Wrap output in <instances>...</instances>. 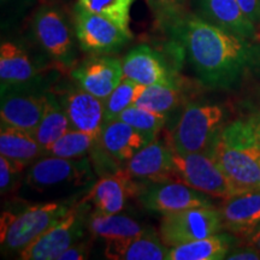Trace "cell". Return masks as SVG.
<instances>
[{
    "mask_svg": "<svg viewBox=\"0 0 260 260\" xmlns=\"http://www.w3.org/2000/svg\"><path fill=\"white\" fill-rule=\"evenodd\" d=\"M184 96L178 86L151 84L145 86L134 105L167 116L176 110L183 102Z\"/></svg>",
    "mask_w": 260,
    "mask_h": 260,
    "instance_id": "4316f807",
    "label": "cell"
},
{
    "mask_svg": "<svg viewBox=\"0 0 260 260\" xmlns=\"http://www.w3.org/2000/svg\"><path fill=\"white\" fill-rule=\"evenodd\" d=\"M258 190H260V186H259V188H258Z\"/></svg>",
    "mask_w": 260,
    "mask_h": 260,
    "instance_id": "ab89813d",
    "label": "cell"
},
{
    "mask_svg": "<svg viewBox=\"0 0 260 260\" xmlns=\"http://www.w3.org/2000/svg\"><path fill=\"white\" fill-rule=\"evenodd\" d=\"M84 204L86 201L83 200L77 206L71 207L59 222L19 252V258L23 260H58L61 253L82 240L84 229L88 226L87 207H84Z\"/></svg>",
    "mask_w": 260,
    "mask_h": 260,
    "instance_id": "8992f818",
    "label": "cell"
},
{
    "mask_svg": "<svg viewBox=\"0 0 260 260\" xmlns=\"http://www.w3.org/2000/svg\"><path fill=\"white\" fill-rule=\"evenodd\" d=\"M89 249L90 242L80 240L61 253L58 260H84L89 256Z\"/></svg>",
    "mask_w": 260,
    "mask_h": 260,
    "instance_id": "836d02e7",
    "label": "cell"
},
{
    "mask_svg": "<svg viewBox=\"0 0 260 260\" xmlns=\"http://www.w3.org/2000/svg\"><path fill=\"white\" fill-rule=\"evenodd\" d=\"M151 141L147 136L118 118L104 123L99 138L103 151L117 164L123 165Z\"/></svg>",
    "mask_w": 260,
    "mask_h": 260,
    "instance_id": "ac0fdd59",
    "label": "cell"
},
{
    "mask_svg": "<svg viewBox=\"0 0 260 260\" xmlns=\"http://www.w3.org/2000/svg\"><path fill=\"white\" fill-rule=\"evenodd\" d=\"M45 151L32 133L2 123L0 155H4L21 171L44 157Z\"/></svg>",
    "mask_w": 260,
    "mask_h": 260,
    "instance_id": "7402d4cb",
    "label": "cell"
},
{
    "mask_svg": "<svg viewBox=\"0 0 260 260\" xmlns=\"http://www.w3.org/2000/svg\"><path fill=\"white\" fill-rule=\"evenodd\" d=\"M174 149V148H172ZM178 181L212 198L228 199L235 189L207 153H178L174 151Z\"/></svg>",
    "mask_w": 260,
    "mask_h": 260,
    "instance_id": "9c48e42d",
    "label": "cell"
},
{
    "mask_svg": "<svg viewBox=\"0 0 260 260\" xmlns=\"http://www.w3.org/2000/svg\"><path fill=\"white\" fill-rule=\"evenodd\" d=\"M222 222L218 209L212 207H193L162 214L159 225L161 241L169 248L182 243L204 239L218 234Z\"/></svg>",
    "mask_w": 260,
    "mask_h": 260,
    "instance_id": "52a82bcc",
    "label": "cell"
},
{
    "mask_svg": "<svg viewBox=\"0 0 260 260\" xmlns=\"http://www.w3.org/2000/svg\"><path fill=\"white\" fill-rule=\"evenodd\" d=\"M233 239L226 234L212 236L171 247L168 260H220L225 259Z\"/></svg>",
    "mask_w": 260,
    "mask_h": 260,
    "instance_id": "cb8c5ba5",
    "label": "cell"
},
{
    "mask_svg": "<svg viewBox=\"0 0 260 260\" xmlns=\"http://www.w3.org/2000/svg\"><path fill=\"white\" fill-rule=\"evenodd\" d=\"M199 16L214 25L249 40H255V24L245 15L237 0H198Z\"/></svg>",
    "mask_w": 260,
    "mask_h": 260,
    "instance_id": "44dd1931",
    "label": "cell"
},
{
    "mask_svg": "<svg viewBox=\"0 0 260 260\" xmlns=\"http://www.w3.org/2000/svg\"><path fill=\"white\" fill-rule=\"evenodd\" d=\"M159 27L167 30L188 14V0H146Z\"/></svg>",
    "mask_w": 260,
    "mask_h": 260,
    "instance_id": "1f68e13d",
    "label": "cell"
},
{
    "mask_svg": "<svg viewBox=\"0 0 260 260\" xmlns=\"http://www.w3.org/2000/svg\"><path fill=\"white\" fill-rule=\"evenodd\" d=\"M226 259L229 260H260V253L255 249L247 247L246 249L228 253Z\"/></svg>",
    "mask_w": 260,
    "mask_h": 260,
    "instance_id": "d590c367",
    "label": "cell"
},
{
    "mask_svg": "<svg viewBox=\"0 0 260 260\" xmlns=\"http://www.w3.org/2000/svg\"><path fill=\"white\" fill-rule=\"evenodd\" d=\"M58 98L67 112L71 129L87 133L99 140L105 123L104 100L79 86L68 88Z\"/></svg>",
    "mask_w": 260,
    "mask_h": 260,
    "instance_id": "9a60e30c",
    "label": "cell"
},
{
    "mask_svg": "<svg viewBox=\"0 0 260 260\" xmlns=\"http://www.w3.org/2000/svg\"><path fill=\"white\" fill-rule=\"evenodd\" d=\"M75 34L80 47L93 54L117 52L132 39V35L116 23L93 14L80 4L75 6Z\"/></svg>",
    "mask_w": 260,
    "mask_h": 260,
    "instance_id": "30bf717a",
    "label": "cell"
},
{
    "mask_svg": "<svg viewBox=\"0 0 260 260\" xmlns=\"http://www.w3.org/2000/svg\"><path fill=\"white\" fill-rule=\"evenodd\" d=\"M6 2H9V0H2V3H3V4H5Z\"/></svg>",
    "mask_w": 260,
    "mask_h": 260,
    "instance_id": "f35d334b",
    "label": "cell"
},
{
    "mask_svg": "<svg viewBox=\"0 0 260 260\" xmlns=\"http://www.w3.org/2000/svg\"><path fill=\"white\" fill-rule=\"evenodd\" d=\"M138 189L134 180L124 169L102 177L94 184L87 201H90L94 211L105 214L119 213L124 209L126 198Z\"/></svg>",
    "mask_w": 260,
    "mask_h": 260,
    "instance_id": "d6986e66",
    "label": "cell"
},
{
    "mask_svg": "<svg viewBox=\"0 0 260 260\" xmlns=\"http://www.w3.org/2000/svg\"><path fill=\"white\" fill-rule=\"evenodd\" d=\"M133 180L148 183L178 181L170 142L155 138L124 165Z\"/></svg>",
    "mask_w": 260,
    "mask_h": 260,
    "instance_id": "4fadbf2b",
    "label": "cell"
},
{
    "mask_svg": "<svg viewBox=\"0 0 260 260\" xmlns=\"http://www.w3.org/2000/svg\"><path fill=\"white\" fill-rule=\"evenodd\" d=\"M170 248L152 228L139 236L106 241L105 256L112 260H168Z\"/></svg>",
    "mask_w": 260,
    "mask_h": 260,
    "instance_id": "ffe728a7",
    "label": "cell"
},
{
    "mask_svg": "<svg viewBox=\"0 0 260 260\" xmlns=\"http://www.w3.org/2000/svg\"><path fill=\"white\" fill-rule=\"evenodd\" d=\"M21 170L15 167L4 155H0V191L2 195L12 191L17 186Z\"/></svg>",
    "mask_w": 260,
    "mask_h": 260,
    "instance_id": "d6a6232c",
    "label": "cell"
},
{
    "mask_svg": "<svg viewBox=\"0 0 260 260\" xmlns=\"http://www.w3.org/2000/svg\"><path fill=\"white\" fill-rule=\"evenodd\" d=\"M252 117H253V119H254L255 124H256V126H258V129H259V132H260V113H258V115L252 116Z\"/></svg>",
    "mask_w": 260,
    "mask_h": 260,
    "instance_id": "74e56055",
    "label": "cell"
},
{
    "mask_svg": "<svg viewBox=\"0 0 260 260\" xmlns=\"http://www.w3.org/2000/svg\"><path fill=\"white\" fill-rule=\"evenodd\" d=\"M135 0H77L80 4L93 14L100 15L122 28L126 34L132 35L130 11Z\"/></svg>",
    "mask_w": 260,
    "mask_h": 260,
    "instance_id": "f1b7e54d",
    "label": "cell"
},
{
    "mask_svg": "<svg viewBox=\"0 0 260 260\" xmlns=\"http://www.w3.org/2000/svg\"><path fill=\"white\" fill-rule=\"evenodd\" d=\"M117 118L128 123L129 125H132L133 128H135L138 132L151 140L157 138L159 133L161 132L162 126L165 125V121H167L165 115L149 111V110L135 105L124 110Z\"/></svg>",
    "mask_w": 260,
    "mask_h": 260,
    "instance_id": "4dcf8cb0",
    "label": "cell"
},
{
    "mask_svg": "<svg viewBox=\"0 0 260 260\" xmlns=\"http://www.w3.org/2000/svg\"><path fill=\"white\" fill-rule=\"evenodd\" d=\"M144 88V84L136 83L128 77H123L113 92L104 100L105 122L116 119L124 110L130 106H134L136 99Z\"/></svg>",
    "mask_w": 260,
    "mask_h": 260,
    "instance_id": "f546056e",
    "label": "cell"
},
{
    "mask_svg": "<svg viewBox=\"0 0 260 260\" xmlns=\"http://www.w3.org/2000/svg\"><path fill=\"white\" fill-rule=\"evenodd\" d=\"M71 76L80 88L105 100L121 82L124 73L119 59L96 54L74 69Z\"/></svg>",
    "mask_w": 260,
    "mask_h": 260,
    "instance_id": "2e32d148",
    "label": "cell"
},
{
    "mask_svg": "<svg viewBox=\"0 0 260 260\" xmlns=\"http://www.w3.org/2000/svg\"><path fill=\"white\" fill-rule=\"evenodd\" d=\"M248 247L260 253V226L248 236Z\"/></svg>",
    "mask_w": 260,
    "mask_h": 260,
    "instance_id": "8d00e7d4",
    "label": "cell"
},
{
    "mask_svg": "<svg viewBox=\"0 0 260 260\" xmlns=\"http://www.w3.org/2000/svg\"><path fill=\"white\" fill-rule=\"evenodd\" d=\"M71 129L69 118L57 94L47 92L45 109L38 128L32 133L39 144L46 149Z\"/></svg>",
    "mask_w": 260,
    "mask_h": 260,
    "instance_id": "484cf974",
    "label": "cell"
},
{
    "mask_svg": "<svg viewBox=\"0 0 260 260\" xmlns=\"http://www.w3.org/2000/svg\"><path fill=\"white\" fill-rule=\"evenodd\" d=\"M222 229L248 237L260 226V190H249L224 199L218 209Z\"/></svg>",
    "mask_w": 260,
    "mask_h": 260,
    "instance_id": "e0dca14e",
    "label": "cell"
},
{
    "mask_svg": "<svg viewBox=\"0 0 260 260\" xmlns=\"http://www.w3.org/2000/svg\"><path fill=\"white\" fill-rule=\"evenodd\" d=\"M142 206L153 212L168 214L193 207H212L209 195L180 181L148 183L139 195Z\"/></svg>",
    "mask_w": 260,
    "mask_h": 260,
    "instance_id": "7c38bea8",
    "label": "cell"
},
{
    "mask_svg": "<svg viewBox=\"0 0 260 260\" xmlns=\"http://www.w3.org/2000/svg\"><path fill=\"white\" fill-rule=\"evenodd\" d=\"M70 201H54L28 207L19 214L2 216V248L4 252H21L57 224L69 212Z\"/></svg>",
    "mask_w": 260,
    "mask_h": 260,
    "instance_id": "3957f363",
    "label": "cell"
},
{
    "mask_svg": "<svg viewBox=\"0 0 260 260\" xmlns=\"http://www.w3.org/2000/svg\"><path fill=\"white\" fill-rule=\"evenodd\" d=\"M0 82L3 88L38 82V71L19 45L4 41L0 46Z\"/></svg>",
    "mask_w": 260,
    "mask_h": 260,
    "instance_id": "603a6c76",
    "label": "cell"
},
{
    "mask_svg": "<svg viewBox=\"0 0 260 260\" xmlns=\"http://www.w3.org/2000/svg\"><path fill=\"white\" fill-rule=\"evenodd\" d=\"M88 229L93 236L103 237L109 241L139 236L146 228L121 212L105 214L94 211L88 217Z\"/></svg>",
    "mask_w": 260,
    "mask_h": 260,
    "instance_id": "d4e9b609",
    "label": "cell"
},
{
    "mask_svg": "<svg viewBox=\"0 0 260 260\" xmlns=\"http://www.w3.org/2000/svg\"><path fill=\"white\" fill-rule=\"evenodd\" d=\"M242 11L254 24L260 23V0H237Z\"/></svg>",
    "mask_w": 260,
    "mask_h": 260,
    "instance_id": "e575fe53",
    "label": "cell"
},
{
    "mask_svg": "<svg viewBox=\"0 0 260 260\" xmlns=\"http://www.w3.org/2000/svg\"><path fill=\"white\" fill-rule=\"evenodd\" d=\"M224 126V110L211 104H188L172 130L170 145L178 153H209Z\"/></svg>",
    "mask_w": 260,
    "mask_h": 260,
    "instance_id": "277c9868",
    "label": "cell"
},
{
    "mask_svg": "<svg viewBox=\"0 0 260 260\" xmlns=\"http://www.w3.org/2000/svg\"><path fill=\"white\" fill-rule=\"evenodd\" d=\"M46 94L40 82L2 89V123L34 133L41 121Z\"/></svg>",
    "mask_w": 260,
    "mask_h": 260,
    "instance_id": "8fae6325",
    "label": "cell"
},
{
    "mask_svg": "<svg viewBox=\"0 0 260 260\" xmlns=\"http://www.w3.org/2000/svg\"><path fill=\"white\" fill-rule=\"evenodd\" d=\"M88 158H60L44 155L34 161L27 174V184L31 189L45 191L63 186H82L92 180Z\"/></svg>",
    "mask_w": 260,
    "mask_h": 260,
    "instance_id": "ba28073f",
    "label": "cell"
},
{
    "mask_svg": "<svg viewBox=\"0 0 260 260\" xmlns=\"http://www.w3.org/2000/svg\"><path fill=\"white\" fill-rule=\"evenodd\" d=\"M165 31L183 48L200 82L211 88H232L260 63L259 45L199 15L188 12Z\"/></svg>",
    "mask_w": 260,
    "mask_h": 260,
    "instance_id": "6da1fadb",
    "label": "cell"
},
{
    "mask_svg": "<svg viewBox=\"0 0 260 260\" xmlns=\"http://www.w3.org/2000/svg\"><path fill=\"white\" fill-rule=\"evenodd\" d=\"M213 159L236 194L260 186V132L253 117L224 125L211 147Z\"/></svg>",
    "mask_w": 260,
    "mask_h": 260,
    "instance_id": "7a4b0ae2",
    "label": "cell"
},
{
    "mask_svg": "<svg viewBox=\"0 0 260 260\" xmlns=\"http://www.w3.org/2000/svg\"><path fill=\"white\" fill-rule=\"evenodd\" d=\"M34 37L54 63L64 69H71L77 60L73 31L59 10L42 6L32 19Z\"/></svg>",
    "mask_w": 260,
    "mask_h": 260,
    "instance_id": "5b68a950",
    "label": "cell"
},
{
    "mask_svg": "<svg viewBox=\"0 0 260 260\" xmlns=\"http://www.w3.org/2000/svg\"><path fill=\"white\" fill-rule=\"evenodd\" d=\"M99 140L87 133L70 129L60 136L57 141L48 146L45 151V155H54L60 158H83L95 148Z\"/></svg>",
    "mask_w": 260,
    "mask_h": 260,
    "instance_id": "83f0119b",
    "label": "cell"
},
{
    "mask_svg": "<svg viewBox=\"0 0 260 260\" xmlns=\"http://www.w3.org/2000/svg\"><path fill=\"white\" fill-rule=\"evenodd\" d=\"M124 77L136 83L151 86H178L176 76L160 52L147 45H140L133 48L122 60Z\"/></svg>",
    "mask_w": 260,
    "mask_h": 260,
    "instance_id": "5bb4252c",
    "label": "cell"
}]
</instances>
